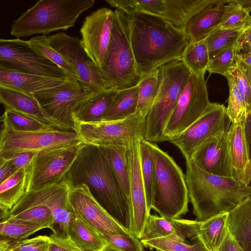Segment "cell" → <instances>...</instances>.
<instances>
[{"label": "cell", "instance_id": "obj_32", "mask_svg": "<svg viewBox=\"0 0 251 251\" xmlns=\"http://www.w3.org/2000/svg\"><path fill=\"white\" fill-rule=\"evenodd\" d=\"M99 147L106 157L123 192L129 200L130 178L127 146L113 145Z\"/></svg>", "mask_w": 251, "mask_h": 251}, {"label": "cell", "instance_id": "obj_44", "mask_svg": "<svg viewBox=\"0 0 251 251\" xmlns=\"http://www.w3.org/2000/svg\"><path fill=\"white\" fill-rule=\"evenodd\" d=\"M225 2L224 12L217 28L227 29L246 26L251 23L250 13L234 0H226Z\"/></svg>", "mask_w": 251, "mask_h": 251}, {"label": "cell", "instance_id": "obj_54", "mask_svg": "<svg viewBox=\"0 0 251 251\" xmlns=\"http://www.w3.org/2000/svg\"><path fill=\"white\" fill-rule=\"evenodd\" d=\"M243 123L245 138L251 158V113L247 116Z\"/></svg>", "mask_w": 251, "mask_h": 251}, {"label": "cell", "instance_id": "obj_48", "mask_svg": "<svg viewBox=\"0 0 251 251\" xmlns=\"http://www.w3.org/2000/svg\"><path fill=\"white\" fill-rule=\"evenodd\" d=\"M249 113H251V86L246 75L237 67L231 70Z\"/></svg>", "mask_w": 251, "mask_h": 251}, {"label": "cell", "instance_id": "obj_26", "mask_svg": "<svg viewBox=\"0 0 251 251\" xmlns=\"http://www.w3.org/2000/svg\"><path fill=\"white\" fill-rule=\"evenodd\" d=\"M224 0L207 7L195 15L186 24L184 32L190 42L206 37L216 29L221 23L225 7Z\"/></svg>", "mask_w": 251, "mask_h": 251}, {"label": "cell", "instance_id": "obj_33", "mask_svg": "<svg viewBox=\"0 0 251 251\" xmlns=\"http://www.w3.org/2000/svg\"><path fill=\"white\" fill-rule=\"evenodd\" d=\"M138 96L137 85L119 90L112 105L102 121H117L126 119L136 113Z\"/></svg>", "mask_w": 251, "mask_h": 251}, {"label": "cell", "instance_id": "obj_61", "mask_svg": "<svg viewBox=\"0 0 251 251\" xmlns=\"http://www.w3.org/2000/svg\"></svg>", "mask_w": 251, "mask_h": 251}, {"label": "cell", "instance_id": "obj_13", "mask_svg": "<svg viewBox=\"0 0 251 251\" xmlns=\"http://www.w3.org/2000/svg\"><path fill=\"white\" fill-rule=\"evenodd\" d=\"M231 123L226 108L223 104L210 102L201 117L170 142L180 150L186 161L190 160L209 139L226 133Z\"/></svg>", "mask_w": 251, "mask_h": 251}, {"label": "cell", "instance_id": "obj_18", "mask_svg": "<svg viewBox=\"0 0 251 251\" xmlns=\"http://www.w3.org/2000/svg\"><path fill=\"white\" fill-rule=\"evenodd\" d=\"M114 11L99 8L87 16L80 27V43L90 59L99 68L102 66L110 42Z\"/></svg>", "mask_w": 251, "mask_h": 251}, {"label": "cell", "instance_id": "obj_52", "mask_svg": "<svg viewBox=\"0 0 251 251\" xmlns=\"http://www.w3.org/2000/svg\"><path fill=\"white\" fill-rule=\"evenodd\" d=\"M16 171L10 160L0 159V183L12 176Z\"/></svg>", "mask_w": 251, "mask_h": 251}, {"label": "cell", "instance_id": "obj_56", "mask_svg": "<svg viewBox=\"0 0 251 251\" xmlns=\"http://www.w3.org/2000/svg\"><path fill=\"white\" fill-rule=\"evenodd\" d=\"M238 57L240 61L251 67V52L247 53H240L238 54Z\"/></svg>", "mask_w": 251, "mask_h": 251}, {"label": "cell", "instance_id": "obj_35", "mask_svg": "<svg viewBox=\"0 0 251 251\" xmlns=\"http://www.w3.org/2000/svg\"><path fill=\"white\" fill-rule=\"evenodd\" d=\"M246 27L217 28L205 37L203 39L209 51L210 59L221 50L240 43Z\"/></svg>", "mask_w": 251, "mask_h": 251}, {"label": "cell", "instance_id": "obj_55", "mask_svg": "<svg viewBox=\"0 0 251 251\" xmlns=\"http://www.w3.org/2000/svg\"><path fill=\"white\" fill-rule=\"evenodd\" d=\"M237 66L246 75L251 86V67L240 61L239 59L237 61Z\"/></svg>", "mask_w": 251, "mask_h": 251}, {"label": "cell", "instance_id": "obj_21", "mask_svg": "<svg viewBox=\"0 0 251 251\" xmlns=\"http://www.w3.org/2000/svg\"><path fill=\"white\" fill-rule=\"evenodd\" d=\"M227 132L213 137L205 142L197 150L191 160L200 169L208 173L233 177Z\"/></svg>", "mask_w": 251, "mask_h": 251}, {"label": "cell", "instance_id": "obj_45", "mask_svg": "<svg viewBox=\"0 0 251 251\" xmlns=\"http://www.w3.org/2000/svg\"><path fill=\"white\" fill-rule=\"evenodd\" d=\"M174 220L150 214L147 219L141 241H147L165 237L175 232Z\"/></svg>", "mask_w": 251, "mask_h": 251}, {"label": "cell", "instance_id": "obj_53", "mask_svg": "<svg viewBox=\"0 0 251 251\" xmlns=\"http://www.w3.org/2000/svg\"><path fill=\"white\" fill-rule=\"evenodd\" d=\"M240 44L241 53L251 52V23L246 26Z\"/></svg>", "mask_w": 251, "mask_h": 251}, {"label": "cell", "instance_id": "obj_16", "mask_svg": "<svg viewBox=\"0 0 251 251\" xmlns=\"http://www.w3.org/2000/svg\"><path fill=\"white\" fill-rule=\"evenodd\" d=\"M47 38L51 46L75 69L87 95L106 90L99 67L88 57L78 38L63 32Z\"/></svg>", "mask_w": 251, "mask_h": 251}, {"label": "cell", "instance_id": "obj_12", "mask_svg": "<svg viewBox=\"0 0 251 251\" xmlns=\"http://www.w3.org/2000/svg\"><path fill=\"white\" fill-rule=\"evenodd\" d=\"M83 144L36 153L28 168L27 193L64 180Z\"/></svg>", "mask_w": 251, "mask_h": 251}, {"label": "cell", "instance_id": "obj_11", "mask_svg": "<svg viewBox=\"0 0 251 251\" xmlns=\"http://www.w3.org/2000/svg\"><path fill=\"white\" fill-rule=\"evenodd\" d=\"M70 190V186L65 179L58 183L32 190L27 192L9 211L7 216L30 206L45 205L51 210L53 216L52 233L69 239V224L75 216L69 202Z\"/></svg>", "mask_w": 251, "mask_h": 251}, {"label": "cell", "instance_id": "obj_1", "mask_svg": "<svg viewBox=\"0 0 251 251\" xmlns=\"http://www.w3.org/2000/svg\"><path fill=\"white\" fill-rule=\"evenodd\" d=\"M128 14L131 45L140 78L166 64L181 60L190 42L182 30L156 16Z\"/></svg>", "mask_w": 251, "mask_h": 251}, {"label": "cell", "instance_id": "obj_59", "mask_svg": "<svg viewBox=\"0 0 251 251\" xmlns=\"http://www.w3.org/2000/svg\"><path fill=\"white\" fill-rule=\"evenodd\" d=\"M242 247L245 251H251V241L243 245Z\"/></svg>", "mask_w": 251, "mask_h": 251}, {"label": "cell", "instance_id": "obj_57", "mask_svg": "<svg viewBox=\"0 0 251 251\" xmlns=\"http://www.w3.org/2000/svg\"><path fill=\"white\" fill-rule=\"evenodd\" d=\"M246 11L251 12V0H234Z\"/></svg>", "mask_w": 251, "mask_h": 251}, {"label": "cell", "instance_id": "obj_39", "mask_svg": "<svg viewBox=\"0 0 251 251\" xmlns=\"http://www.w3.org/2000/svg\"><path fill=\"white\" fill-rule=\"evenodd\" d=\"M140 156L142 179L146 194L148 206L152 209L155 184V171L152 159L143 139L140 144Z\"/></svg>", "mask_w": 251, "mask_h": 251}, {"label": "cell", "instance_id": "obj_58", "mask_svg": "<svg viewBox=\"0 0 251 251\" xmlns=\"http://www.w3.org/2000/svg\"><path fill=\"white\" fill-rule=\"evenodd\" d=\"M100 251H121L110 244L107 243L106 246Z\"/></svg>", "mask_w": 251, "mask_h": 251}, {"label": "cell", "instance_id": "obj_9", "mask_svg": "<svg viewBox=\"0 0 251 251\" xmlns=\"http://www.w3.org/2000/svg\"><path fill=\"white\" fill-rule=\"evenodd\" d=\"M146 117L138 113L124 119L77 123L76 132L85 144L104 147L127 146L144 139Z\"/></svg>", "mask_w": 251, "mask_h": 251}, {"label": "cell", "instance_id": "obj_50", "mask_svg": "<svg viewBox=\"0 0 251 251\" xmlns=\"http://www.w3.org/2000/svg\"><path fill=\"white\" fill-rule=\"evenodd\" d=\"M35 154L36 153L32 152H25L5 160H10L17 171L22 168L28 169L32 163Z\"/></svg>", "mask_w": 251, "mask_h": 251}, {"label": "cell", "instance_id": "obj_5", "mask_svg": "<svg viewBox=\"0 0 251 251\" xmlns=\"http://www.w3.org/2000/svg\"><path fill=\"white\" fill-rule=\"evenodd\" d=\"M94 4V0H40L12 22L10 33L18 38L66 30Z\"/></svg>", "mask_w": 251, "mask_h": 251}, {"label": "cell", "instance_id": "obj_38", "mask_svg": "<svg viewBox=\"0 0 251 251\" xmlns=\"http://www.w3.org/2000/svg\"><path fill=\"white\" fill-rule=\"evenodd\" d=\"M225 77L229 87V98L226 108L228 116L231 124L244 122L249 113L231 71Z\"/></svg>", "mask_w": 251, "mask_h": 251}, {"label": "cell", "instance_id": "obj_28", "mask_svg": "<svg viewBox=\"0 0 251 251\" xmlns=\"http://www.w3.org/2000/svg\"><path fill=\"white\" fill-rule=\"evenodd\" d=\"M68 236L80 251H100L107 244L101 235L76 216L69 224Z\"/></svg>", "mask_w": 251, "mask_h": 251}, {"label": "cell", "instance_id": "obj_2", "mask_svg": "<svg viewBox=\"0 0 251 251\" xmlns=\"http://www.w3.org/2000/svg\"><path fill=\"white\" fill-rule=\"evenodd\" d=\"M65 179L70 187L85 184L103 208L129 230V200L123 192L99 147L84 143Z\"/></svg>", "mask_w": 251, "mask_h": 251}, {"label": "cell", "instance_id": "obj_40", "mask_svg": "<svg viewBox=\"0 0 251 251\" xmlns=\"http://www.w3.org/2000/svg\"><path fill=\"white\" fill-rule=\"evenodd\" d=\"M7 218L22 220L41 226L44 228H49L52 231L53 230L54 218L52 213L48 207L44 205L27 207L15 214L9 215Z\"/></svg>", "mask_w": 251, "mask_h": 251}, {"label": "cell", "instance_id": "obj_43", "mask_svg": "<svg viewBox=\"0 0 251 251\" xmlns=\"http://www.w3.org/2000/svg\"><path fill=\"white\" fill-rule=\"evenodd\" d=\"M0 120L13 129L20 131L30 132L55 128L32 117L9 109H5Z\"/></svg>", "mask_w": 251, "mask_h": 251}, {"label": "cell", "instance_id": "obj_31", "mask_svg": "<svg viewBox=\"0 0 251 251\" xmlns=\"http://www.w3.org/2000/svg\"><path fill=\"white\" fill-rule=\"evenodd\" d=\"M228 229L243 246L251 241V197L228 212Z\"/></svg>", "mask_w": 251, "mask_h": 251}, {"label": "cell", "instance_id": "obj_41", "mask_svg": "<svg viewBox=\"0 0 251 251\" xmlns=\"http://www.w3.org/2000/svg\"><path fill=\"white\" fill-rule=\"evenodd\" d=\"M44 228L22 220L7 218L0 223V235L14 241L25 239Z\"/></svg>", "mask_w": 251, "mask_h": 251}, {"label": "cell", "instance_id": "obj_36", "mask_svg": "<svg viewBox=\"0 0 251 251\" xmlns=\"http://www.w3.org/2000/svg\"><path fill=\"white\" fill-rule=\"evenodd\" d=\"M27 42L35 51L61 68L68 77L74 78L79 81V76L75 69L51 46L47 36H34Z\"/></svg>", "mask_w": 251, "mask_h": 251}, {"label": "cell", "instance_id": "obj_14", "mask_svg": "<svg viewBox=\"0 0 251 251\" xmlns=\"http://www.w3.org/2000/svg\"><path fill=\"white\" fill-rule=\"evenodd\" d=\"M31 95L49 115L76 131L74 113L87 96L77 79L67 77L59 85Z\"/></svg>", "mask_w": 251, "mask_h": 251}, {"label": "cell", "instance_id": "obj_24", "mask_svg": "<svg viewBox=\"0 0 251 251\" xmlns=\"http://www.w3.org/2000/svg\"><path fill=\"white\" fill-rule=\"evenodd\" d=\"M66 79L26 73L0 65V86L29 95L59 85Z\"/></svg>", "mask_w": 251, "mask_h": 251}, {"label": "cell", "instance_id": "obj_7", "mask_svg": "<svg viewBox=\"0 0 251 251\" xmlns=\"http://www.w3.org/2000/svg\"><path fill=\"white\" fill-rule=\"evenodd\" d=\"M159 68V81L153 103L148 113L144 139L151 143L165 141L164 131L190 72L181 60Z\"/></svg>", "mask_w": 251, "mask_h": 251}, {"label": "cell", "instance_id": "obj_8", "mask_svg": "<svg viewBox=\"0 0 251 251\" xmlns=\"http://www.w3.org/2000/svg\"><path fill=\"white\" fill-rule=\"evenodd\" d=\"M84 143L76 131L51 128L20 131L2 123L0 134V159H7L20 153L38 152Z\"/></svg>", "mask_w": 251, "mask_h": 251}, {"label": "cell", "instance_id": "obj_27", "mask_svg": "<svg viewBox=\"0 0 251 251\" xmlns=\"http://www.w3.org/2000/svg\"><path fill=\"white\" fill-rule=\"evenodd\" d=\"M220 0H164L161 17L184 31L188 21L201 10L218 3Z\"/></svg>", "mask_w": 251, "mask_h": 251}, {"label": "cell", "instance_id": "obj_23", "mask_svg": "<svg viewBox=\"0 0 251 251\" xmlns=\"http://www.w3.org/2000/svg\"><path fill=\"white\" fill-rule=\"evenodd\" d=\"M227 140L232 177L249 186L251 182V158L243 122L231 124L227 132Z\"/></svg>", "mask_w": 251, "mask_h": 251}, {"label": "cell", "instance_id": "obj_49", "mask_svg": "<svg viewBox=\"0 0 251 251\" xmlns=\"http://www.w3.org/2000/svg\"><path fill=\"white\" fill-rule=\"evenodd\" d=\"M49 237V251H80L69 239L59 237L53 233Z\"/></svg>", "mask_w": 251, "mask_h": 251}, {"label": "cell", "instance_id": "obj_42", "mask_svg": "<svg viewBox=\"0 0 251 251\" xmlns=\"http://www.w3.org/2000/svg\"><path fill=\"white\" fill-rule=\"evenodd\" d=\"M240 52V43L221 50L210 59L207 71L225 76L236 66Z\"/></svg>", "mask_w": 251, "mask_h": 251}, {"label": "cell", "instance_id": "obj_3", "mask_svg": "<svg viewBox=\"0 0 251 251\" xmlns=\"http://www.w3.org/2000/svg\"><path fill=\"white\" fill-rule=\"evenodd\" d=\"M185 178L193 213L199 221L229 212L251 196V186L233 177L208 173L192 160L186 161Z\"/></svg>", "mask_w": 251, "mask_h": 251}, {"label": "cell", "instance_id": "obj_37", "mask_svg": "<svg viewBox=\"0 0 251 251\" xmlns=\"http://www.w3.org/2000/svg\"><path fill=\"white\" fill-rule=\"evenodd\" d=\"M159 81V68L153 70L140 78L137 84L138 96L136 113L147 117L153 103Z\"/></svg>", "mask_w": 251, "mask_h": 251}, {"label": "cell", "instance_id": "obj_17", "mask_svg": "<svg viewBox=\"0 0 251 251\" xmlns=\"http://www.w3.org/2000/svg\"><path fill=\"white\" fill-rule=\"evenodd\" d=\"M69 200L75 216L102 236L131 235L103 208L85 184L70 187Z\"/></svg>", "mask_w": 251, "mask_h": 251}, {"label": "cell", "instance_id": "obj_29", "mask_svg": "<svg viewBox=\"0 0 251 251\" xmlns=\"http://www.w3.org/2000/svg\"><path fill=\"white\" fill-rule=\"evenodd\" d=\"M28 169L22 168L0 183V210L8 212L27 193Z\"/></svg>", "mask_w": 251, "mask_h": 251}, {"label": "cell", "instance_id": "obj_25", "mask_svg": "<svg viewBox=\"0 0 251 251\" xmlns=\"http://www.w3.org/2000/svg\"><path fill=\"white\" fill-rule=\"evenodd\" d=\"M119 92V90L106 89L87 95L74 113L75 123L102 121Z\"/></svg>", "mask_w": 251, "mask_h": 251}, {"label": "cell", "instance_id": "obj_4", "mask_svg": "<svg viewBox=\"0 0 251 251\" xmlns=\"http://www.w3.org/2000/svg\"><path fill=\"white\" fill-rule=\"evenodd\" d=\"M143 141L152 159L155 184L152 209L160 216L174 220L188 211L185 175L174 159L155 143Z\"/></svg>", "mask_w": 251, "mask_h": 251}, {"label": "cell", "instance_id": "obj_34", "mask_svg": "<svg viewBox=\"0 0 251 251\" xmlns=\"http://www.w3.org/2000/svg\"><path fill=\"white\" fill-rule=\"evenodd\" d=\"M181 60L190 73L204 76L210 61V56L204 39L189 42L183 53Z\"/></svg>", "mask_w": 251, "mask_h": 251}, {"label": "cell", "instance_id": "obj_46", "mask_svg": "<svg viewBox=\"0 0 251 251\" xmlns=\"http://www.w3.org/2000/svg\"><path fill=\"white\" fill-rule=\"evenodd\" d=\"M50 238L39 235L30 239L10 242L7 251H49Z\"/></svg>", "mask_w": 251, "mask_h": 251}, {"label": "cell", "instance_id": "obj_10", "mask_svg": "<svg viewBox=\"0 0 251 251\" xmlns=\"http://www.w3.org/2000/svg\"><path fill=\"white\" fill-rule=\"evenodd\" d=\"M210 104L204 76L191 73L164 130L165 141L184 132L202 116Z\"/></svg>", "mask_w": 251, "mask_h": 251}, {"label": "cell", "instance_id": "obj_19", "mask_svg": "<svg viewBox=\"0 0 251 251\" xmlns=\"http://www.w3.org/2000/svg\"><path fill=\"white\" fill-rule=\"evenodd\" d=\"M141 140L136 141L127 146L130 178V226L128 231L140 240L147 219L151 214L141 173L140 156Z\"/></svg>", "mask_w": 251, "mask_h": 251}, {"label": "cell", "instance_id": "obj_60", "mask_svg": "<svg viewBox=\"0 0 251 251\" xmlns=\"http://www.w3.org/2000/svg\"><path fill=\"white\" fill-rule=\"evenodd\" d=\"M250 186H251V183H250Z\"/></svg>", "mask_w": 251, "mask_h": 251}, {"label": "cell", "instance_id": "obj_51", "mask_svg": "<svg viewBox=\"0 0 251 251\" xmlns=\"http://www.w3.org/2000/svg\"><path fill=\"white\" fill-rule=\"evenodd\" d=\"M217 251H245V250L229 230Z\"/></svg>", "mask_w": 251, "mask_h": 251}, {"label": "cell", "instance_id": "obj_15", "mask_svg": "<svg viewBox=\"0 0 251 251\" xmlns=\"http://www.w3.org/2000/svg\"><path fill=\"white\" fill-rule=\"evenodd\" d=\"M0 65L37 75L68 77L57 65L35 51L27 41L19 38L0 39Z\"/></svg>", "mask_w": 251, "mask_h": 251}, {"label": "cell", "instance_id": "obj_22", "mask_svg": "<svg viewBox=\"0 0 251 251\" xmlns=\"http://www.w3.org/2000/svg\"><path fill=\"white\" fill-rule=\"evenodd\" d=\"M0 102L5 109L29 116L50 127L74 131L49 115L32 95L0 86Z\"/></svg>", "mask_w": 251, "mask_h": 251}, {"label": "cell", "instance_id": "obj_30", "mask_svg": "<svg viewBox=\"0 0 251 251\" xmlns=\"http://www.w3.org/2000/svg\"><path fill=\"white\" fill-rule=\"evenodd\" d=\"M228 212L199 221V233L208 251H217L229 231Z\"/></svg>", "mask_w": 251, "mask_h": 251}, {"label": "cell", "instance_id": "obj_47", "mask_svg": "<svg viewBox=\"0 0 251 251\" xmlns=\"http://www.w3.org/2000/svg\"><path fill=\"white\" fill-rule=\"evenodd\" d=\"M107 243L121 251H144L141 240L131 235L103 236Z\"/></svg>", "mask_w": 251, "mask_h": 251}, {"label": "cell", "instance_id": "obj_6", "mask_svg": "<svg viewBox=\"0 0 251 251\" xmlns=\"http://www.w3.org/2000/svg\"><path fill=\"white\" fill-rule=\"evenodd\" d=\"M110 42L99 71L106 89L122 90L137 85L140 77L130 42L129 15L115 9Z\"/></svg>", "mask_w": 251, "mask_h": 251}, {"label": "cell", "instance_id": "obj_20", "mask_svg": "<svg viewBox=\"0 0 251 251\" xmlns=\"http://www.w3.org/2000/svg\"><path fill=\"white\" fill-rule=\"evenodd\" d=\"M175 232L168 236L141 241L143 246L155 251H208L199 233V221L174 219Z\"/></svg>", "mask_w": 251, "mask_h": 251}]
</instances>
